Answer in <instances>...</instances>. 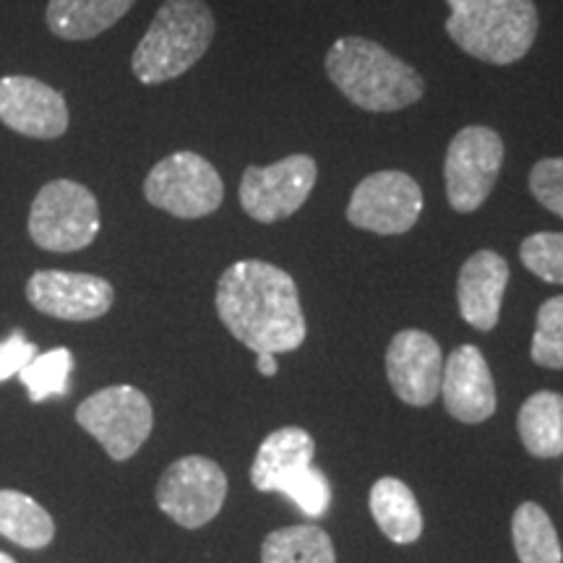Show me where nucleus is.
Instances as JSON below:
<instances>
[{"label":"nucleus","mask_w":563,"mask_h":563,"mask_svg":"<svg viewBox=\"0 0 563 563\" xmlns=\"http://www.w3.org/2000/svg\"><path fill=\"white\" fill-rule=\"evenodd\" d=\"M217 313L224 329L258 352H292L306 342V316L295 279L258 258L235 262L217 282Z\"/></svg>","instance_id":"obj_1"},{"label":"nucleus","mask_w":563,"mask_h":563,"mask_svg":"<svg viewBox=\"0 0 563 563\" xmlns=\"http://www.w3.org/2000/svg\"><path fill=\"white\" fill-rule=\"evenodd\" d=\"M323 68L329 81L365 112L412 108L426 95V81L418 70L368 37L334 40Z\"/></svg>","instance_id":"obj_2"},{"label":"nucleus","mask_w":563,"mask_h":563,"mask_svg":"<svg viewBox=\"0 0 563 563\" xmlns=\"http://www.w3.org/2000/svg\"><path fill=\"white\" fill-rule=\"evenodd\" d=\"M214 34V13L203 0H165L131 55L133 76L144 87L180 79L209 53Z\"/></svg>","instance_id":"obj_3"},{"label":"nucleus","mask_w":563,"mask_h":563,"mask_svg":"<svg viewBox=\"0 0 563 563\" xmlns=\"http://www.w3.org/2000/svg\"><path fill=\"white\" fill-rule=\"evenodd\" d=\"M446 32L462 53L490 66H514L540 30L534 0H446Z\"/></svg>","instance_id":"obj_4"},{"label":"nucleus","mask_w":563,"mask_h":563,"mask_svg":"<svg viewBox=\"0 0 563 563\" xmlns=\"http://www.w3.org/2000/svg\"><path fill=\"white\" fill-rule=\"evenodd\" d=\"M102 228L100 201L81 183L58 178L45 183L30 209V235L34 245L53 253L89 249Z\"/></svg>","instance_id":"obj_5"},{"label":"nucleus","mask_w":563,"mask_h":563,"mask_svg":"<svg viewBox=\"0 0 563 563\" xmlns=\"http://www.w3.org/2000/svg\"><path fill=\"white\" fill-rule=\"evenodd\" d=\"M144 199L178 220H201L222 207L224 183L201 154L173 152L146 175Z\"/></svg>","instance_id":"obj_6"},{"label":"nucleus","mask_w":563,"mask_h":563,"mask_svg":"<svg viewBox=\"0 0 563 563\" xmlns=\"http://www.w3.org/2000/svg\"><path fill=\"white\" fill-rule=\"evenodd\" d=\"M504 139L490 125H464L443 157L449 207L473 214L490 199L504 165Z\"/></svg>","instance_id":"obj_7"},{"label":"nucleus","mask_w":563,"mask_h":563,"mask_svg":"<svg viewBox=\"0 0 563 563\" xmlns=\"http://www.w3.org/2000/svg\"><path fill=\"white\" fill-rule=\"evenodd\" d=\"M76 422L102 443L110 460L123 462L150 439L154 412L150 397L136 386H108L84 399Z\"/></svg>","instance_id":"obj_8"},{"label":"nucleus","mask_w":563,"mask_h":563,"mask_svg":"<svg viewBox=\"0 0 563 563\" xmlns=\"http://www.w3.org/2000/svg\"><path fill=\"white\" fill-rule=\"evenodd\" d=\"M316 180L319 165L311 154H290L274 165L245 167L238 196L251 220L274 224L292 217L308 201Z\"/></svg>","instance_id":"obj_9"},{"label":"nucleus","mask_w":563,"mask_h":563,"mask_svg":"<svg viewBox=\"0 0 563 563\" xmlns=\"http://www.w3.org/2000/svg\"><path fill=\"white\" fill-rule=\"evenodd\" d=\"M228 498V475L207 456H183L159 477V509L186 530H199L222 509Z\"/></svg>","instance_id":"obj_10"},{"label":"nucleus","mask_w":563,"mask_h":563,"mask_svg":"<svg viewBox=\"0 0 563 563\" xmlns=\"http://www.w3.org/2000/svg\"><path fill=\"white\" fill-rule=\"evenodd\" d=\"M422 214L418 180L402 170L371 173L355 186L347 203V222L376 235H405Z\"/></svg>","instance_id":"obj_11"},{"label":"nucleus","mask_w":563,"mask_h":563,"mask_svg":"<svg viewBox=\"0 0 563 563\" xmlns=\"http://www.w3.org/2000/svg\"><path fill=\"white\" fill-rule=\"evenodd\" d=\"M26 300L40 313L60 321L102 319L115 302V290L104 277L84 272L40 269L26 282Z\"/></svg>","instance_id":"obj_12"},{"label":"nucleus","mask_w":563,"mask_h":563,"mask_svg":"<svg viewBox=\"0 0 563 563\" xmlns=\"http://www.w3.org/2000/svg\"><path fill=\"white\" fill-rule=\"evenodd\" d=\"M0 123L26 139L53 141L68 131V102L51 84L32 76L0 79Z\"/></svg>","instance_id":"obj_13"},{"label":"nucleus","mask_w":563,"mask_h":563,"mask_svg":"<svg viewBox=\"0 0 563 563\" xmlns=\"http://www.w3.org/2000/svg\"><path fill=\"white\" fill-rule=\"evenodd\" d=\"M386 376L394 394L412 407L431 405L441 394L443 355L439 342L420 329H402L386 350Z\"/></svg>","instance_id":"obj_14"},{"label":"nucleus","mask_w":563,"mask_h":563,"mask_svg":"<svg viewBox=\"0 0 563 563\" xmlns=\"http://www.w3.org/2000/svg\"><path fill=\"white\" fill-rule=\"evenodd\" d=\"M443 405L460 422H485L496 412V384L488 361L475 344H462L446 357L441 376Z\"/></svg>","instance_id":"obj_15"},{"label":"nucleus","mask_w":563,"mask_h":563,"mask_svg":"<svg viewBox=\"0 0 563 563\" xmlns=\"http://www.w3.org/2000/svg\"><path fill=\"white\" fill-rule=\"evenodd\" d=\"M509 274L506 258L490 249L475 251L462 264L456 279V302L462 319L477 332H493L498 327Z\"/></svg>","instance_id":"obj_16"},{"label":"nucleus","mask_w":563,"mask_h":563,"mask_svg":"<svg viewBox=\"0 0 563 563\" xmlns=\"http://www.w3.org/2000/svg\"><path fill=\"white\" fill-rule=\"evenodd\" d=\"M316 454V441L311 433L298 426L279 428L269 433L256 452L251 467L253 488L262 493H279L295 475L311 467Z\"/></svg>","instance_id":"obj_17"},{"label":"nucleus","mask_w":563,"mask_h":563,"mask_svg":"<svg viewBox=\"0 0 563 563\" xmlns=\"http://www.w3.org/2000/svg\"><path fill=\"white\" fill-rule=\"evenodd\" d=\"M136 0H51L45 9L47 30L58 40H97L125 19Z\"/></svg>","instance_id":"obj_18"},{"label":"nucleus","mask_w":563,"mask_h":563,"mask_svg":"<svg viewBox=\"0 0 563 563\" xmlns=\"http://www.w3.org/2000/svg\"><path fill=\"white\" fill-rule=\"evenodd\" d=\"M371 514L391 543L410 545L422 534V511L415 493L397 477H382L371 488Z\"/></svg>","instance_id":"obj_19"},{"label":"nucleus","mask_w":563,"mask_h":563,"mask_svg":"<svg viewBox=\"0 0 563 563\" xmlns=\"http://www.w3.org/2000/svg\"><path fill=\"white\" fill-rule=\"evenodd\" d=\"M519 439L532 456L553 460L563 454V397L559 391H538L522 405L517 418Z\"/></svg>","instance_id":"obj_20"},{"label":"nucleus","mask_w":563,"mask_h":563,"mask_svg":"<svg viewBox=\"0 0 563 563\" xmlns=\"http://www.w3.org/2000/svg\"><path fill=\"white\" fill-rule=\"evenodd\" d=\"M0 534L21 548H45L55 538L47 509L21 490H0Z\"/></svg>","instance_id":"obj_21"},{"label":"nucleus","mask_w":563,"mask_h":563,"mask_svg":"<svg viewBox=\"0 0 563 563\" xmlns=\"http://www.w3.org/2000/svg\"><path fill=\"white\" fill-rule=\"evenodd\" d=\"M262 563H336V553L321 527L295 525L266 534Z\"/></svg>","instance_id":"obj_22"},{"label":"nucleus","mask_w":563,"mask_h":563,"mask_svg":"<svg viewBox=\"0 0 563 563\" xmlns=\"http://www.w3.org/2000/svg\"><path fill=\"white\" fill-rule=\"evenodd\" d=\"M511 538L517 548L519 563H561L563 551L559 532L548 517L543 506L525 501L514 511Z\"/></svg>","instance_id":"obj_23"},{"label":"nucleus","mask_w":563,"mask_h":563,"mask_svg":"<svg viewBox=\"0 0 563 563\" xmlns=\"http://www.w3.org/2000/svg\"><path fill=\"white\" fill-rule=\"evenodd\" d=\"M70 371H74V355L66 347H55L51 352H37L34 361L21 368V384L30 389L32 402L53 397V394H66L70 384Z\"/></svg>","instance_id":"obj_24"},{"label":"nucleus","mask_w":563,"mask_h":563,"mask_svg":"<svg viewBox=\"0 0 563 563\" xmlns=\"http://www.w3.org/2000/svg\"><path fill=\"white\" fill-rule=\"evenodd\" d=\"M530 355L543 368H563V295H555L540 306Z\"/></svg>","instance_id":"obj_25"},{"label":"nucleus","mask_w":563,"mask_h":563,"mask_svg":"<svg viewBox=\"0 0 563 563\" xmlns=\"http://www.w3.org/2000/svg\"><path fill=\"white\" fill-rule=\"evenodd\" d=\"M519 258L534 277L563 285V232H534L519 245Z\"/></svg>","instance_id":"obj_26"},{"label":"nucleus","mask_w":563,"mask_h":563,"mask_svg":"<svg viewBox=\"0 0 563 563\" xmlns=\"http://www.w3.org/2000/svg\"><path fill=\"white\" fill-rule=\"evenodd\" d=\"M279 493H285V496L298 504V509L311 519L323 517L329 504H332V485H329L327 475H323L321 470H316L313 464L302 470L300 475H295Z\"/></svg>","instance_id":"obj_27"},{"label":"nucleus","mask_w":563,"mask_h":563,"mask_svg":"<svg viewBox=\"0 0 563 563\" xmlns=\"http://www.w3.org/2000/svg\"><path fill=\"white\" fill-rule=\"evenodd\" d=\"M530 191L540 207L563 220V157L534 162L530 170Z\"/></svg>","instance_id":"obj_28"},{"label":"nucleus","mask_w":563,"mask_h":563,"mask_svg":"<svg viewBox=\"0 0 563 563\" xmlns=\"http://www.w3.org/2000/svg\"><path fill=\"white\" fill-rule=\"evenodd\" d=\"M34 355H37V344H32L24 332L16 329L9 340L0 342V382L19 376L21 368L34 361Z\"/></svg>","instance_id":"obj_29"},{"label":"nucleus","mask_w":563,"mask_h":563,"mask_svg":"<svg viewBox=\"0 0 563 563\" xmlns=\"http://www.w3.org/2000/svg\"><path fill=\"white\" fill-rule=\"evenodd\" d=\"M256 368H258V373H262V376H277V371H279L277 355H272V352H258Z\"/></svg>","instance_id":"obj_30"},{"label":"nucleus","mask_w":563,"mask_h":563,"mask_svg":"<svg viewBox=\"0 0 563 563\" xmlns=\"http://www.w3.org/2000/svg\"><path fill=\"white\" fill-rule=\"evenodd\" d=\"M0 563H16L9 553H0Z\"/></svg>","instance_id":"obj_31"}]
</instances>
